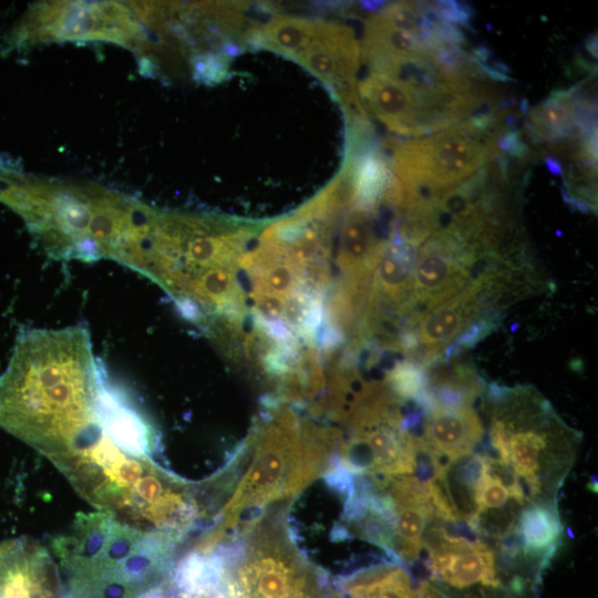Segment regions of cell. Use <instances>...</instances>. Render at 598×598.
I'll use <instances>...</instances> for the list:
<instances>
[{"mask_svg": "<svg viewBox=\"0 0 598 598\" xmlns=\"http://www.w3.org/2000/svg\"><path fill=\"white\" fill-rule=\"evenodd\" d=\"M110 386L84 326L24 332L0 377V427L56 466L105 436Z\"/></svg>", "mask_w": 598, "mask_h": 598, "instance_id": "6da1fadb", "label": "cell"}, {"mask_svg": "<svg viewBox=\"0 0 598 598\" xmlns=\"http://www.w3.org/2000/svg\"><path fill=\"white\" fill-rule=\"evenodd\" d=\"M483 405L489 444L515 473L527 502H557L575 463L580 434L532 385L489 384Z\"/></svg>", "mask_w": 598, "mask_h": 598, "instance_id": "7a4b0ae2", "label": "cell"}, {"mask_svg": "<svg viewBox=\"0 0 598 598\" xmlns=\"http://www.w3.org/2000/svg\"><path fill=\"white\" fill-rule=\"evenodd\" d=\"M333 446L331 439L305 433L289 414L271 420L237 456L243 468L236 485L202 540L213 546L269 505L301 493L330 467Z\"/></svg>", "mask_w": 598, "mask_h": 598, "instance_id": "3957f363", "label": "cell"}, {"mask_svg": "<svg viewBox=\"0 0 598 598\" xmlns=\"http://www.w3.org/2000/svg\"><path fill=\"white\" fill-rule=\"evenodd\" d=\"M226 598H322L326 575L295 544L283 515L264 513L215 546Z\"/></svg>", "mask_w": 598, "mask_h": 598, "instance_id": "277c9868", "label": "cell"}, {"mask_svg": "<svg viewBox=\"0 0 598 598\" xmlns=\"http://www.w3.org/2000/svg\"><path fill=\"white\" fill-rule=\"evenodd\" d=\"M497 155L495 137L464 120L400 146L393 167L401 181L429 198L466 181Z\"/></svg>", "mask_w": 598, "mask_h": 598, "instance_id": "5b68a950", "label": "cell"}, {"mask_svg": "<svg viewBox=\"0 0 598 598\" xmlns=\"http://www.w3.org/2000/svg\"><path fill=\"white\" fill-rule=\"evenodd\" d=\"M144 34L131 3L56 1L30 9L14 30L18 43L106 40L138 48Z\"/></svg>", "mask_w": 598, "mask_h": 598, "instance_id": "8992f818", "label": "cell"}, {"mask_svg": "<svg viewBox=\"0 0 598 598\" xmlns=\"http://www.w3.org/2000/svg\"><path fill=\"white\" fill-rule=\"evenodd\" d=\"M482 256L457 236L436 230L419 246L408 307L409 324L457 295L472 280Z\"/></svg>", "mask_w": 598, "mask_h": 598, "instance_id": "52a82bcc", "label": "cell"}, {"mask_svg": "<svg viewBox=\"0 0 598 598\" xmlns=\"http://www.w3.org/2000/svg\"><path fill=\"white\" fill-rule=\"evenodd\" d=\"M388 495L393 513L392 554L401 564L416 561L435 517L427 481L413 475L374 476Z\"/></svg>", "mask_w": 598, "mask_h": 598, "instance_id": "ba28073f", "label": "cell"}, {"mask_svg": "<svg viewBox=\"0 0 598 598\" xmlns=\"http://www.w3.org/2000/svg\"><path fill=\"white\" fill-rule=\"evenodd\" d=\"M58 565L42 545L14 538L0 544V598H64Z\"/></svg>", "mask_w": 598, "mask_h": 598, "instance_id": "9c48e42d", "label": "cell"}, {"mask_svg": "<svg viewBox=\"0 0 598 598\" xmlns=\"http://www.w3.org/2000/svg\"><path fill=\"white\" fill-rule=\"evenodd\" d=\"M360 91L374 114L394 132L417 136L441 131L426 99L392 76L372 74Z\"/></svg>", "mask_w": 598, "mask_h": 598, "instance_id": "30bf717a", "label": "cell"}, {"mask_svg": "<svg viewBox=\"0 0 598 598\" xmlns=\"http://www.w3.org/2000/svg\"><path fill=\"white\" fill-rule=\"evenodd\" d=\"M484 436L482 421L473 406L425 411L420 440L436 467L475 451Z\"/></svg>", "mask_w": 598, "mask_h": 598, "instance_id": "8fae6325", "label": "cell"}, {"mask_svg": "<svg viewBox=\"0 0 598 598\" xmlns=\"http://www.w3.org/2000/svg\"><path fill=\"white\" fill-rule=\"evenodd\" d=\"M515 532L520 554L536 571L542 574L563 542L564 527L557 502L526 503L519 512Z\"/></svg>", "mask_w": 598, "mask_h": 598, "instance_id": "7c38bea8", "label": "cell"}, {"mask_svg": "<svg viewBox=\"0 0 598 598\" xmlns=\"http://www.w3.org/2000/svg\"><path fill=\"white\" fill-rule=\"evenodd\" d=\"M336 598H417V588L403 564L384 560L341 576Z\"/></svg>", "mask_w": 598, "mask_h": 598, "instance_id": "4fadbf2b", "label": "cell"}, {"mask_svg": "<svg viewBox=\"0 0 598 598\" xmlns=\"http://www.w3.org/2000/svg\"><path fill=\"white\" fill-rule=\"evenodd\" d=\"M527 126L536 141L584 137L575 124L570 90L553 92L546 101L535 106L529 112Z\"/></svg>", "mask_w": 598, "mask_h": 598, "instance_id": "5bb4252c", "label": "cell"}, {"mask_svg": "<svg viewBox=\"0 0 598 598\" xmlns=\"http://www.w3.org/2000/svg\"><path fill=\"white\" fill-rule=\"evenodd\" d=\"M434 11L448 23L470 25L472 12L467 4L457 1H437L432 4Z\"/></svg>", "mask_w": 598, "mask_h": 598, "instance_id": "9a60e30c", "label": "cell"}, {"mask_svg": "<svg viewBox=\"0 0 598 598\" xmlns=\"http://www.w3.org/2000/svg\"><path fill=\"white\" fill-rule=\"evenodd\" d=\"M496 146L505 154L516 157L525 156L528 151L519 133L512 128H508L506 132L499 135L496 141Z\"/></svg>", "mask_w": 598, "mask_h": 598, "instance_id": "2e32d148", "label": "cell"}, {"mask_svg": "<svg viewBox=\"0 0 598 598\" xmlns=\"http://www.w3.org/2000/svg\"><path fill=\"white\" fill-rule=\"evenodd\" d=\"M417 598H448L437 586L422 581L417 587Z\"/></svg>", "mask_w": 598, "mask_h": 598, "instance_id": "e0dca14e", "label": "cell"}, {"mask_svg": "<svg viewBox=\"0 0 598 598\" xmlns=\"http://www.w3.org/2000/svg\"><path fill=\"white\" fill-rule=\"evenodd\" d=\"M548 168L554 173V174H561L563 169H561V166L560 164L558 163L557 159L553 158V157H547L545 159Z\"/></svg>", "mask_w": 598, "mask_h": 598, "instance_id": "ac0fdd59", "label": "cell"}]
</instances>
